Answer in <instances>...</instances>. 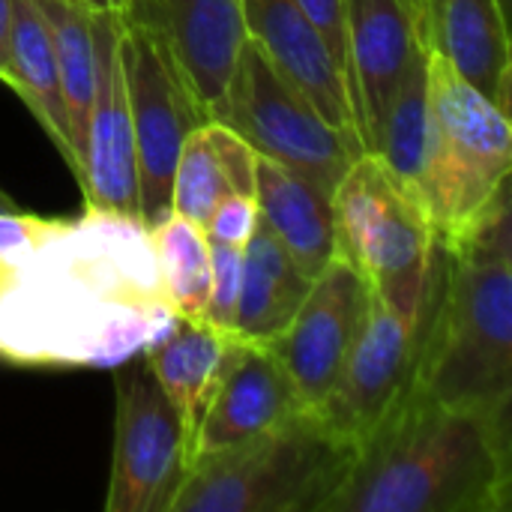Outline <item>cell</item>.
<instances>
[{
    "label": "cell",
    "instance_id": "obj_1",
    "mask_svg": "<svg viewBox=\"0 0 512 512\" xmlns=\"http://www.w3.org/2000/svg\"><path fill=\"white\" fill-rule=\"evenodd\" d=\"M171 318L150 231L129 213L60 219L0 279V357L24 366H114Z\"/></svg>",
    "mask_w": 512,
    "mask_h": 512
},
{
    "label": "cell",
    "instance_id": "obj_2",
    "mask_svg": "<svg viewBox=\"0 0 512 512\" xmlns=\"http://www.w3.org/2000/svg\"><path fill=\"white\" fill-rule=\"evenodd\" d=\"M510 486V414L408 387L324 512H507Z\"/></svg>",
    "mask_w": 512,
    "mask_h": 512
},
{
    "label": "cell",
    "instance_id": "obj_3",
    "mask_svg": "<svg viewBox=\"0 0 512 512\" xmlns=\"http://www.w3.org/2000/svg\"><path fill=\"white\" fill-rule=\"evenodd\" d=\"M510 195L468 234L441 240L414 324L411 390L462 408L510 414Z\"/></svg>",
    "mask_w": 512,
    "mask_h": 512
},
{
    "label": "cell",
    "instance_id": "obj_4",
    "mask_svg": "<svg viewBox=\"0 0 512 512\" xmlns=\"http://www.w3.org/2000/svg\"><path fill=\"white\" fill-rule=\"evenodd\" d=\"M357 450L318 408H303L240 447L195 459L171 512H324Z\"/></svg>",
    "mask_w": 512,
    "mask_h": 512
},
{
    "label": "cell",
    "instance_id": "obj_5",
    "mask_svg": "<svg viewBox=\"0 0 512 512\" xmlns=\"http://www.w3.org/2000/svg\"><path fill=\"white\" fill-rule=\"evenodd\" d=\"M510 114L429 51V150L420 198L441 240L474 231L510 195Z\"/></svg>",
    "mask_w": 512,
    "mask_h": 512
},
{
    "label": "cell",
    "instance_id": "obj_6",
    "mask_svg": "<svg viewBox=\"0 0 512 512\" xmlns=\"http://www.w3.org/2000/svg\"><path fill=\"white\" fill-rule=\"evenodd\" d=\"M336 255L372 294L417 324L438 255V228L426 204L375 153H360L333 189Z\"/></svg>",
    "mask_w": 512,
    "mask_h": 512
},
{
    "label": "cell",
    "instance_id": "obj_7",
    "mask_svg": "<svg viewBox=\"0 0 512 512\" xmlns=\"http://www.w3.org/2000/svg\"><path fill=\"white\" fill-rule=\"evenodd\" d=\"M210 120L231 126L258 156H267L333 195L351 162L366 153L357 132L336 129L309 96L246 42Z\"/></svg>",
    "mask_w": 512,
    "mask_h": 512
},
{
    "label": "cell",
    "instance_id": "obj_8",
    "mask_svg": "<svg viewBox=\"0 0 512 512\" xmlns=\"http://www.w3.org/2000/svg\"><path fill=\"white\" fill-rule=\"evenodd\" d=\"M111 369L117 405L105 510L171 512L195 465V441L141 351Z\"/></svg>",
    "mask_w": 512,
    "mask_h": 512
},
{
    "label": "cell",
    "instance_id": "obj_9",
    "mask_svg": "<svg viewBox=\"0 0 512 512\" xmlns=\"http://www.w3.org/2000/svg\"><path fill=\"white\" fill-rule=\"evenodd\" d=\"M123 81L138 162V216L150 228L171 213V180L180 147L192 129L210 120L171 51L147 30L123 18Z\"/></svg>",
    "mask_w": 512,
    "mask_h": 512
},
{
    "label": "cell",
    "instance_id": "obj_10",
    "mask_svg": "<svg viewBox=\"0 0 512 512\" xmlns=\"http://www.w3.org/2000/svg\"><path fill=\"white\" fill-rule=\"evenodd\" d=\"M372 288L336 255L315 279L291 324L267 345L309 408H321L366 324Z\"/></svg>",
    "mask_w": 512,
    "mask_h": 512
},
{
    "label": "cell",
    "instance_id": "obj_11",
    "mask_svg": "<svg viewBox=\"0 0 512 512\" xmlns=\"http://www.w3.org/2000/svg\"><path fill=\"white\" fill-rule=\"evenodd\" d=\"M123 15L93 12L96 75L81 138L78 183L90 210H114L138 216V162L129 117V96L120 60Z\"/></svg>",
    "mask_w": 512,
    "mask_h": 512
},
{
    "label": "cell",
    "instance_id": "obj_12",
    "mask_svg": "<svg viewBox=\"0 0 512 512\" xmlns=\"http://www.w3.org/2000/svg\"><path fill=\"white\" fill-rule=\"evenodd\" d=\"M429 51L420 0H345V69L357 135L372 153L384 114L408 72Z\"/></svg>",
    "mask_w": 512,
    "mask_h": 512
},
{
    "label": "cell",
    "instance_id": "obj_13",
    "mask_svg": "<svg viewBox=\"0 0 512 512\" xmlns=\"http://www.w3.org/2000/svg\"><path fill=\"white\" fill-rule=\"evenodd\" d=\"M417 330L372 294L366 324L342 366V375L318 408L351 441L366 435L405 396L414 375Z\"/></svg>",
    "mask_w": 512,
    "mask_h": 512
},
{
    "label": "cell",
    "instance_id": "obj_14",
    "mask_svg": "<svg viewBox=\"0 0 512 512\" xmlns=\"http://www.w3.org/2000/svg\"><path fill=\"white\" fill-rule=\"evenodd\" d=\"M120 15L171 51L213 117L249 42L243 0H132Z\"/></svg>",
    "mask_w": 512,
    "mask_h": 512
},
{
    "label": "cell",
    "instance_id": "obj_15",
    "mask_svg": "<svg viewBox=\"0 0 512 512\" xmlns=\"http://www.w3.org/2000/svg\"><path fill=\"white\" fill-rule=\"evenodd\" d=\"M309 408L279 357L258 342L231 339L219 387L198 426L195 459L240 447Z\"/></svg>",
    "mask_w": 512,
    "mask_h": 512
},
{
    "label": "cell",
    "instance_id": "obj_16",
    "mask_svg": "<svg viewBox=\"0 0 512 512\" xmlns=\"http://www.w3.org/2000/svg\"><path fill=\"white\" fill-rule=\"evenodd\" d=\"M246 36L336 129L357 132L345 75L300 0H243Z\"/></svg>",
    "mask_w": 512,
    "mask_h": 512
},
{
    "label": "cell",
    "instance_id": "obj_17",
    "mask_svg": "<svg viewBox=\"0 0 512 512\" xmlns=\"http://www.w3.org/2000/svg\"><path fill=\"white\" fill-rule=\"evenodd\" d=\"M423 42L510 114L512 48L501 0H420Z\"/></svg>",
    "mask_w": 512,
    "mask_h": 512
},
{
    "label": "cell",
    "instance_id": "obj_18",
    "mask_svg": "<svg viewBox=\"0 0 512 512\" xmlns=\"http://www.w3.org/2000/svg\"><path fill=\"white\" fill-rule=\"evenodd\" d=\"M255 204L261 222L276 234L309 279H315L336 258L333 195L327 189L267 156H258Z\"/></svg>",
    "mask_w": 512,
    "mask_h": 512
},
{
    "label": "cell",
    "instance_id": "obj_19",
    "mask_svg": "<svg viewBox=\"0 0 512 512\" xmlns=\"http://www.w3.org/2000/svg\"><path fill=\"white\" fill-rule=\"evenodd\" d=\"M234 333L216 330L201 318L174 315L171 324L141 348L153 378L180 411L192 441L219 387Z\"/></svg>",
    "mask_w": 512,
    "mask_h": 512
},
{
    "label": "cell",
    "instance_id": "obj_20",
    "mask_svg": "<svg viewBox=\"0 0 512 512\" xmlns=\"http://www.w3.org/2000/svg\"><path fill=\"white\" fill-rule=\"evenodd\" d=\"M255 162L258 153L231 126L219 120L201 123L180 147L171 180V210L204 228L228 195H255Z\"/></svg>",
    "mask_w": 512,
    "mask_h": 512
},
{
    "label": "cell",
    "instance_id": "obj_21",
    "mask_svg": "<svg viewBox=\"0 0 512 512\" xmlns=\"http://www.w3.org/2000/svg\"><path fill=\"white\" fill-rule=\"evenodd\" d=\"M309 288L312 279L294 264L276 234L264 222H258L255 234L243 246L234 336L270 345L291 324Z\"/></svg>",
    "mask_w": 512,
    "mask_h": 512
},
{
    "label": "cell",
    "instance_id": "obj_22",
    "mask_svg": "<svg viewBox=\"0 0 512 512\" xmlns=\"http://www.w3.org/2000/svg\"><path fill=\"white\" fill-rule=\"evenodd\" d=\"M9 57H12V81L9 87L21 96L39 126L48 132L60 156L72 171H78V153L72 141L69 111L60 87V72L54 60V48L45 30V21L33 0H15L12 33H9Z\"/></svg>",
    "mask_w": 512,
    "mask_h": 512
},
{
    "label": "cell",
    "instance_id": "obj_23",
    "mask_svg": "<svg viewBox=\"0 0 512 512\" xmlns=\"http://www.w3.org/2000/svg\"><path fill=\"white\" fill-rule=\"evenodd\" d=\"M60 72V87L69 111V126H72V141L81 165V138H84V123L90 111V96H93V75H96V42H93V12L90 6L78 0H33ZM78 174V171H75Z\"/></svg>",
    "mask_w": 512,
    "mask_h": 512
},
{
    "label": "cell",
    "instance_id": "obj_24",
    "mask_svg": "<svg viewBox=\"0 0 512 512\" xmlns=\"http://www.w3.org/2000/svg\"><path fill=\"white\" fill-rule=\"evenodd\" d=\"M429 150V51L405 72L375 141V156L420 198ZM423 201V198H420Z\"/></svg>",
    "mask_w": 512,
    "mask_h": 512
},
{
    "label": "cell",
    "instance_id": "obj_25",
    "mask_svg": "<svg viewBox=\"0 0 512 512\" xmlns=\"http://www.w3.org/2000/svg\"><path fill=\"white\" fill-rule=\"evenodd\" d=\"M150 231L168 306L180 318H204L210 297V237L180 213H168Z\"/></svg>",
    "mask_w": 512,
    "mask_h": 512
},
{
    "label": "cell",
    "instance_id": "obj_26",
    "mask_svg": "<svg viewBox=\"0 0 512 512\" xmlns=\"http://www.w3.org/2000/svg\"><path fill=\"white\" fill-rule=\"evenodd\" d=\"M240 273H243V246L210 240V297L201 321H207L216 330L234 333Z\"/></svg>",
    "mask_w": 512,
    "mask_h": 512
},
{
    "label": "cell",
    "instance_id": "obj_27",
    "mask_svg": "<svg viewBox=\"0 0 512 512\" xmlns=\"http://www.w3.org/2000/svg\"><path fill=\"white\" fill-rule=\"evenodd\" d=\"M60 219H45L24 210H3L0 213V279L18 267L24 258L33 255V249L57 228Z\"/></svg>",
    "mask_w": 512,
    "mask_h": 512
},
{
    "label": "cell",
    "instance_id": "obj_28",
    "mask_svg": "<svg viewBox=\"0 0 512 512\" xmlns=\"http://www.w3.org/2000/svg\"><path fill=\"white\" fill-rule=\"evenodd\" d=\"M258 222H261V213H258L255 195H228L210 213L204 231H207L210 240L231 243V246H246L249 237L255 234Z\"/></svg>",
    "mask_w": 512,
    "mask_h": 512
},
{
    "label": "cell",
    "instance_id": "obj_29",
    "mask_svg": "<svg viewBox=\"0 0 512 512\" xmlns=\"http://www.w3.org/2000/svg\"><path fill=\"white\" fill-rule=\"evenodd\" d=\"M303 12L312 18L318 33L324 36L330 54L336 57L345 84H348V69H345V0H300ZM351 93V90H348Z\"/></svg>",
    "mask_w": 512,
    "mask_h": 512
},
{
    "label": "cell",
    "instance_id": "obj_30",
    "mask_svg": "<svg viewBox=\"0 0 512 512\" xmlns=\"http://www.w3.org/2000/svg\"><path fill=\"white\" fill-rule=\"evenodd\" d=\"M15 0H0V81H12V57H9V33H12Z\"/></svg>",
    "mask_w": 512,
    "mask_h": 512
},
{
    "label": "cell",
    "instance_id": "obj_31",
    "mask_svg": "<svg viewBox=\"0 0 512 512\" xmlns=\"http://www.w3.org/2000/svg\"><path fill=\"white\" fill-rule=\"evenodd\" d=\"M90 9H105V12H123L132 0H78Z\"/></svg>",
    "mask_w": 512,
    "mask_h": 512
},
{
    "label": "cell",
    "instance_id": "obj_32",
    "mask_svg": "<svg viewBox=\"0 0 512 512\" xmlns=\"http://www.w3.org/2000/svg\"><path fill=\"white\" fill-rule=\"evenodd\" d=\"M15 207H18V204H15V201L0 189V213H3V210H15Z\"/></svg>",
    "mask_w": 512,
    "mask_h": 512
}]
</instances>
